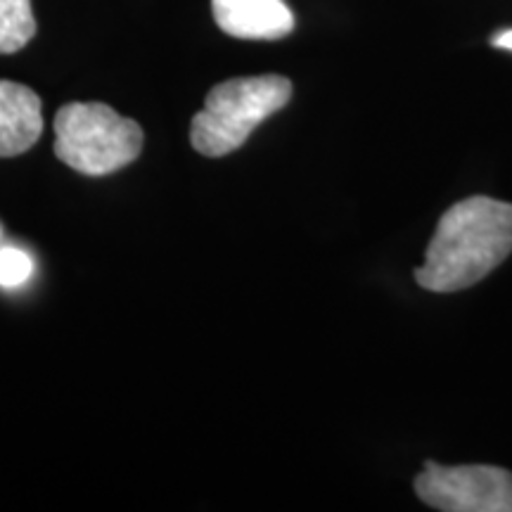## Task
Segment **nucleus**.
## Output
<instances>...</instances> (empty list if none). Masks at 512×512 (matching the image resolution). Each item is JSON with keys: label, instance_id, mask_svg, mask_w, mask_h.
I'll use <instances>...</instances> for the list:
<instances>
[{"label": "nucleus", "instance_id": "nucleus-9", "mask_svg": "<svg viewBox=\"0 0 512 512\" xmlns=\"http://www.w3.org/2000/svg\"><path fill=\"white\" fill-rule=\"evenodd\" d=\"M491 43H494L496 48L510 50L512 53V29H505V31H501V34H496L494 38H491Z\"/></svg>", "mask_w": 512, "mask_h": 512}, {"label": "nucleus", "instance_id": "nucleus-5", "mask_svg": "<svg viewBox=\"0 0 512 512\" xmlns=\"http://www.w3.org/2000/svg\"><path fill=\"white\" fill-rule=\"evenodd\" d=\"M223 34L242 41H280L294 29V15L285 0H211Z\"/></svg>", "mask_w": 512, "mask_h": 512}, {"label": "nucleus", "instance_id": "nucleus-2", "mask_svg": "<svg viewBox=\"0 0 512 512\" xmlns=\"http://www.w3.org/2000/svg\"><path fill=\"white\" fill-rule=\"evenodd\" d=\"M292 98L290 79L278 74L242 76L214 86L192 117L190 143L204 157H226L247 143L249 133L280 112Z\"/></svg>", "mask_w": 512, "mask_h": 512}, {"label": "nucleus", "instance_id": "nucleus-1", "mask_svg": "<svg viewBox=\"0 0 512 512\" xmlns=\"http://www.w3.org/2000/svg\"><path fill=\"white\" fill-rule=\"evenodd\" d=\"M510 252L512 204L484 195L467 197L441 216L415 280L439 294L467 290L501 266Z\"/></svg>", "mask_w": 512, "mask_h": 512}, {"label": "nucleus", "instance_id": "nucleus-6", "mask_svg": "<svg viewBox=\"0 0 512 512\" xmlns=\"http://www.w3.org/2000/svg\"><path fill=\"white\" fill-rule=\"evenodd\" d=\"M41 133V98L24 83L0 79V159L31 150Z\"/></svg>", "mask_w": 512, "mask_h": 512}, {"label": "nucleus", "instance_id": "nucleus-7", "mask_svg": "<svg viewBox=\"0 0 512 512\" xmlns=\"http://www.w3.org/2000/svg\"><path fill=\"white\" fill-rule=\"evenodd\" d=\"M36 36L31 0H0V55L22 50Z\"/></svg>", "mask_w": 512, "mask_h": 512}, {"label": "nucleus", "instance_id": "nucleus-8", "mask_svg": "<svg viewBox=\"0 0 512 512\" xmlns=\"http://www.w3.org/2000/svg\"><path fill=\"white\" fill-rule=\"evenodd\" d=\"M34 273V261L27 252L17 247L0 249V285L3 287H19L27 283Z\"/></svg>", "mask_w": 512, "mask_h": 512}, {"label": "nucleus", "instance_id": "nucleus-3", "mask_svg": "<svg viewBox=\"0 0 512 512\" xmlns=\"http://www.w3.org/2000/svg\"><path fill=\"white\" fill-rule=\"evenodd\" d=\"M53 150L60 162L83 176H107L136 162L143 128L105 102H69L55 114Z\"/></svg>", "mask_w": 512, "mask_h": 512}, {"label": "nucleus", "instance_id": "nucleus-4", "mask_svg": "<svg viewBox=\"0 0 512 512\" xmlns=\"http://www.w3.org/2000/svg\"><path fill=\"white\" fill-rule=\"evenodd\" d=\"M415 494L444 512H512V472L496 465L425 463Z\"/></svg>", "mask_w": 512, "mask_h": 512}]
</instances>
